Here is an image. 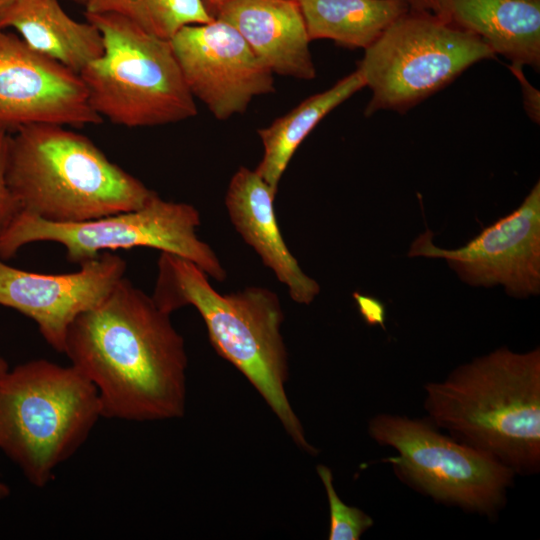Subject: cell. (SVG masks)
<instances>
[{
	"mask_svg": "<svg viewBox=\"0 0 540 540\" xmlns=\"http://www.w3.org/2000/svg\"><path fill=\"white\" fill-rule=\"evenodd\" d=\"M170 315L124 276L72 322L63 353L96 388L102 417H183L188 359Z\"/></svg>",
	"mask_w": 540,
	"mask_h": 540,
	"instance_id": "cell-1",
	"label": "cell"
},
{
	"mask_svg": "<svg viewBox=\"0 0 540 540\" xmlns=\"http://www.w3.org/2000/svg\"><path fill=\"white\" fill-rule=\"evenodd\" d=\"M157 267L152 298L158 307L169 314L187 305L195 307L216 352L255 387L294 443L317 454L286 394L288 355L278 295L257 286L220 294L196 264L167 252L160 253Z\"/></svg>",
	"mask_w": 540,
	"mask_h": 540,
	"instance_id": "cell-2",
	"label": "cell"
},
{
	"mask_svg": "<svg viewBox=\"0 0 540 540\" xmlns=\"http://www.w3.org/2000/svg\"><path fill=\"white\" fill-rule=\"evenodd\" d=\"M424 406L437 426L513 472L540 463V351L501 348L425 386Z\"/></svg>",
	"mask_w": 540,
	"mask_h": 540,
	"instance_id": "cell-3",
	"label": "cell"
},
{
	"mask_svg": "<svg viewBox=\"0 0 540 540\" xmlns=\"http://www.w3.org/2000/svg\"><path fill=\"white\" fill-rule=\"evenodd\" d=\"M6 182L20 212L53 223L138 209L156 193L86 136L50 123L9 135Z\"/></svg>",
	"mask_w": 540,
	"mask_h": 540,
	"instance_id": "cell-4",
	"label": "cell"
},
{
	"mask_svg": "<svg viewBox=\"0 0 540 540\" xmlns=\"http://www.w3.org/2000/svg\"><path fill=\"white\" fill-rule=\"evenodd\" d=\"M100 418L96 388L71 364L36 359L0 376V450L36 487L54 479Z\"/></svg>",
	"mask_w": 540,
	"mask_h": 540,
	"instance_id": "cell-5",
	"label": "cell"
},
{
	"mask_svg": "<svg viewBox=\"0 0 540 540\" xmlns=\"http://www.w3.org/2000/svg\"><path fill=\"white\" fill-rule=\"evenodd\" d=\"M103 39V53L79 73L93 110L112 123L151 127L197 114L170 40L109 13H84Z\"/></svg>",
	"mask_w": 540,
	"mask_h": 540,
	"instance_id": "cell-6",
	"label": "cell"
},
{
	"mask_svg": "<svg viewBox=\"0 0 540 540\" xmlns=\"http://www.w3.org/2000/svg\"><path fill=\"white\" fill-rule=\"evenodd\" d=\"M495 54L479 37L428 12L409 10L368 48L357 70L372 97L365 116L404 113Z\"/></svg>",
	"mask_w": 540,
	"mask_h": 540,
	"instance_id": "cell-7",
	"label": "cell"
},
{
	"mask_svg": "<svg viewBox=\"0 0 540 540\" xmlns=\"http://www.w3.org/2000/svg\"><path fill=\"white\" fill-rule=\"evenodd\" d=\"M200 214L191 204L163 200L155 193L142 207L79 223H53L19 212L0 232V259L8 260L33 242H55L70 263L102 252L148 247L190 260L221 282L226 271L211 247L199 239Z\"/></svg>",
	"mask_w": 540,
	"mask_h": 540,
	"instance_id": "cell-8",
	"label": "cell"
},
{
	"mask_svg": "<svg viewBox=\"0 0 540 540\" xmlns=\"http://www.w3.org/2000/svg\"><path fill=\"white\" fill-rule=\"evenodd\" d=\"M369 434L398 455L390 461L416 486L442 501L494 511L514 472L489 454L437 432L427 423L395 415L371 419Z\"/></svg>",
	"mask_w": 540,
	"mask_h": 540,
	"instance_id": "cell-9",
	"label": "cell"
},
{
	"mask_svg": "<svg viewBox=\"0 0 540 540\" xmlns=\"http://www.w3.org/2000/svg\"><path fill=\"white\" fill-rule=\"evenodd\" d=\"M427 229L412 243L408 256L443 258L471 286L501 285L524 298L540 292V183L521 205L457 249L437 247Z\"/></svg>",
	"mask_w": 540,
	"mask_h": 540,
	"instance_id": "cell-10",
	"label": "cell"
},
{
	"mask_svg": "<svg viewBox=\"0 0 540 540\" xmlns=\"http://www.w3.org/2000/svg\"><path fill=\"white\" fill-rule=\"evenodd\" d=\"M170 43L192 96L218 120L243 113L255 97L275 91L272 71L225 21L184 26Z\"/></svg>",
	"mask_w": 540,
	"mask_h": 540,
	"instance_id": "cell-11",
	"label": "cell"
},
{
	"mask_svg": "<svg viewBox=\"0 0 540 540\" xmlns=\"http://www.w3.org/2000/svg\"><path fill=\"white\" fill-rule=\"evenodd\" d=\"M102 122L78 73L0 30V134L37 123L81 128Z\"/></svg>",
	"mask_w": 540,
	"mask_h": 540,
	"instance_id": "cell-12",
	"label": "cell"
},
{
	"mask_svg": "<svg viewBox=\"0 0 540 540\" xmlns=\"http://www.w3.org/2000/svg\"><path fill=\"white\" fill-rule=\"evenodd\" d=\"M79 266L71 273L43 274L0 259V305L32 319L58 353L72 322L103 300L126 272V261L107 251Z\"/></svg>",
	"mask_w": 540,
	"mask_h": 540,
	"instance_id": "cell-13",
	"label": "cell"
},
{
	"mask_svg": "<svg viewBox=\"0 0 540 540\" xmlns=\"http://www.w3.org/2000/svg\"><path fill=\"white\" fill-rule=\"evenodd\" d=\"M212 17L233 26L273 74L302 80L316 76L297 0H230Z\"/></svg>",
	"mask_w": 540,
	"mask_h": 540,
	"instance_id": "cell-14",
	"label": "cell"
},
{
	"mask_svg": "<svg viewBox=\"0 0 540 540\" xmlns=\"http://www.w3.org/2000/svg\"><path fill=\"white\" fill-rule=\"evenodd\" d=\"M276 194L255 170L242 166L229 182L225 205L237 232L288 287L291 299L308 305L320 286L304 273L283 240L274 212Z\"/></svg>",
	"mask_w": 540,
	"mask_h": 540,
	"instance_id": "cell-15",
	"label": "cell"
},
{
	"mask_svg": "<svg viewBox=\"0 0 540 540\" xmlns=\"http://www.w3.org/2000/svg\"><path fill=\"white\" fill-rule=\"evenodd\" d=\"M511 64L540 68V0H443L440 16Z\"/></svg>",
	"mask_w": 540,
	"mask_h": 540,
	"instance_id": "cell-16",
	"label": "cell"
},
{
	"mask_svg": "<svg viewBox=\"0 0 540 540\" xmlns=\"http://www.w3.org/2000/svg\"><path fill=\"white\" fill-rule=\"evenodd\" d=\"M8 27L30 48L78 74L103 53L97 27L71 18L59 0H14L3 21V30Z\"/></svg>",
	"mask_w": 540,
	"mask_h": 540,
	"instance_id": "cell-17",
	"label": "cell"
},
{
	"mask_svg": "<svg viewBox=\"0 0 540 540\" xmlns=\"http://www.w3.org/2000/svg\"><path fill=\"white\" fill-rule=\"evenodd\" d=\"M365 87L361 74L354 72L329 89L316 93L258 130L263 156L255 171L277 193L278 185L299 145L332 110Z\"/></svg>",
	"mask_w": 540,
	"mask_h": 540,
	"instance_id": "cell-18",
	"label": "cell"
},
{
	"mask_svg": "<svg viewBox=\"0 0 540 540\" xmlns=\"http://www.w3.org/2000/svg\"><path fill=\"white\" fill-rule=\"evenodd\" d=\"M310 41L368 48L410 10L408 0H297Z\"/></svg>",
	"mask_w": 540,
	"mask_h": 540,
	"instance_id": "cell-19",
	"label": "cell"
},
{
	"mask_svg": "<svg viewBox=\"0 0 540 540\" xmlns=\"http://www.w3.org/2000/svg\"><path fill=\"white\" fill-rule=\"evenodd\" d=\"M85 13L121 16L145 32L170 40L181 28L214 18L201 0H84Z\"/></svg>",
	"mask_w": 540,
	"mask_h": 540,
	"instance_id": "cell-20",
	"label": "cell"
},
{
	"mask_svg": "<svg viewBox=\"0 0 540 540\" xmlns=\"http://www.w3.org/2000/svg\"><path fill=\"white\" fill-rule=\"evenodd\" d=\"M317 473L327 493L330 510L329 540H358L373 525L372 518L362 510L346 505L338 496L331 470L317 466Z\"/></svg>",
	"mask_w": 540,
	"mask_h": 540,
	"instance_id": "cell-21",
	"label": "cell"
},
{
	"mask_svg": "<svg viewBox=\"0 0 540 540\" xmlns=\"http://www.w3.org/2000/svg\"><path fill=\"white\" fill-rule=\"evenodd\" d=\"M7 134H0V232L20 212L18 202L10 192L6 182Z\"/></svg>",
	"mask_w": 540,
	"mask_h": 540,
	"instance_id": "cell-22",
	"label": "cell"
},
{
	"mask_svg": "<svg viewBox=\"0 0 540 540\" xmlns=\"http://www.w3.org/2000/svg\"><path fill=\"white\" fill-rule=\"evenodd\" d=\"M511 72L515 75L520 83L523 94L524 108L528 116L537 124L540 121V93L526 79L523 66L511 64L509 66Z\"/></svg>",
	"mask_w": 540,
	"mask_h": 540,
	"instance_id": "cell-23",
	"label": "cell"
},
{
	"mask_svg": "<svg viewBox=\"0 0 540 540\" xmlns=\"http://www.w3.org/2000/svg\"><path fill=\"white\" fill-rule=\"evenodd\" d=\"M359 312L364 320L369 325H379L382 328L385 326V307L383 303L377 299L355 295Z\"/></svg>",
	"mask_w": 540,
	"mask_h": 540,
	"instance_id": "cell-24",
	"label": "cell"
},
{
	"mask_svg": "<svg viewBox=\"0 0 540 540\" xmlns=\"http://www.w3.org/2000/svg\"><path fill=\"white\" fill-rule=\"evenodd\" d=\"M410 10L418 12H428L441 16L443 0H408Z\"/></svg>",
	"mask_w": 540,
	"mask_h": 540,
	"instance_id": "cell-25",
	"label": "cell"
},
{
	"mask_svg": "<svg viewBox=\"0 0 540 540\" xmlns=\"http://www.w3.org/2000/svg\"><path fill=\"white\" fill-rule=\"evenodd\" d=\"M14 0H0V30H3V21Z\"/></svg>",
	"mask_w": 540,
	"mask_h": 540,
	"instance_id": "cell-26",
	"label": "cell"
},
{
	"mask_svg": "<svg viewBox=\"0 0 540 540\" xmlns=\"http://www.w3.org/2000/svg\"><path fill=\"white\" fill-rule=\"evenodd\" d=\"M204 4L205 8L209 12V14L212 16V13L222 4L230 1V0H201Z\"/></svg>",
	"mask_w": 540,
	"mask_h": 540,
	"instance_id": "cell-27",
	"label": "cell"
},
{
	"mask_svg": "<svg viewBox=\"0 0 540 540\" xmlns=\"http://www.w3.org/2000/svg\"><path fill=\"white\" fill-rule=\"evenodd\" d=\"M10 493L9 487L0 481V499L5 498Z\"/></svg>",
	"mask_w": 540,
	"mask_h": 540,
	"instance_id": "cell-28",
	"label": "cell"
},
{
	"mask_svg": "<svg viewBox=\"0 0 540 540\" xmlns=\"http://www.w3.org/2000/svg\"><path fill=\"white\" fill-rule=\"evenodd\" d=\"M8 369L7 362L0 357V376Z\"/></svg>",
	"mask_w": 540,
	"mask_h": 540,
	"instance_id": "cell-29",
	"label": "cell"
},
{
	"mask_svg": "<svg viewBox=\"0 0 540 540\" xmlns=\"http://www.w3.org/2000/svg\"><path fill=\"white\" fill-rule=\"evenodd\" d=\"M69 1H72L77 4H81V5H83V2H84V0H69Z\"/></svg>",
	"mask_w": 540,
	"mask_h": 540,
	"instance_id": "cell-30",
	"label": "cell"
}]
</instances>
